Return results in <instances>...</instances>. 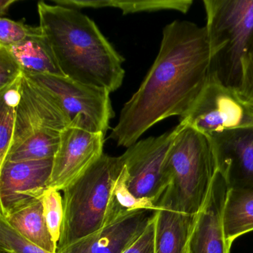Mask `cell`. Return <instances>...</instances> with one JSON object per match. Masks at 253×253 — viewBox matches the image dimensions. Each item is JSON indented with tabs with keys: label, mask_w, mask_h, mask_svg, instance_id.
I'll return each mask as SVG.
<instances>
[{
	"label": "cell",
	"mask_w": 253,
	"mask_h": 253,
	"mask_svg": "<svg viewBox=\"0 0 253 253\" xmlns=\"http://www.w3.org/2000/svg\"><path fill=\"white\" fill-rule=\"evenodd\" d=\"M71 122L58 100L23 74L21 100L16 109L14 136L5 162L54 158L60 134Z\"/></svg>",
	"instance_id": "277c9868"
},
{
	"label": "cell",
	"mask_w": 253,
	"mask_h": 253,
	"mask_svg": "<svg viewBox=\"0 0 253 253\" xmlns=\"http://www.w3.org/2000/svg\"><path fill=\"white\" fill-rule=\"evenodd\" d=\"M124 167L121 156L103 154L82 177L63 190L64 217L57 251L104 226L114 185Z\"/></svg>",
	"instance_id": "8992f818"
},
{
	"label": "cell",
	"mask_w": 253,
	"mask_h": 253,
	"mask_svg": "<svg viewBox=\"0 0 253 253\" xmlns=\"http://www.w3.org/2000/svg\"><path fill=\"white\" fill-rule=\"evenodd\" d=\"M155 211H131L57 253H124L143 235Z\"/></svg>",
	"instance_id": "4fadbf2b"
},
{
	"label": "cell",
	"mask_w": 253,
	"mask_h": 253,
	"mask_svg": "<svg viewBox=\"0 0 253 253\" xmlns=\"http://www.w3.org/2000/svg\"><path fill=\"white\" fill-rule=\"evenodd\" d=\"M0 249L8 253H50L22 236L0 217Z\"/></svg>",
	"instance_id": "7402d4cb"
},
{
	"label": "cell",
	"mask_w": 253,
	"mask_h": 253,
	"mask_svg": "<svg viewBox=\"0 0 253 253\" xmlns=\"http://www.w3.org/2000/svg\"><path fill=\"white\" fill-rule=\"evenodd\" d=\"M0 217L26 239L50 253H57V246L47 227L41 199L37 200L5 217L0 215Z\"/></svg>",
	"instance_id": "ac0fdd59"
},
{
	"label": "cell",
	"mask_w": 253,
	"mask_h": 253,
	"mask_svg": "<svg viewBox=\"0 0 253 253\" xmlns=\"http://www.w3.org/2000/svg\"><path fill=\"white\" fill-rule=\"evenodd\" d=\"M105 136L76 117L60 134L48 187L63 191L82 177L103 155Z\"/></svg>",
	"instance_id": "9c48e42d"
},
{
	"label": "cell",
	"mask_w": 253,
	"mask_h": 253,
	"mask_svg": "<svg viewBox=\"0 0 253 253\" xmlns=\"http://www.w3.org/2000/svg\"><path fill=\"white\" fill-rule=\"evenodd\" d=\"M177 131L176 126L157 137L139 140L121 155L128 171L127 184L131 193L149 200L157 207L167 189L164 166Z\"/></svg>",
	"instance_id": "ba28073f"
},
{
	"label": "cell",
	"mask_w": 253,
	"mask_h": 253,
	"mask_svg": "<svg viewBox=\"0 0 253 253\" xmlns=\"http://www.w3.org/2000/svg\"><path fill=\"white\" fill-rule=\"evenodd\" d=\"M127 180L128 171L126 167L124 165L121 174L114 185L110 206L105 225L131 211L142 210L152 211L158 210V207L149 200L134 196L128 189Z\"/></svg>",
	"instance_id": "d6986e66"
},
{
	"label": "cell",
	"mask_w": 253,
	"mask_h": 253,
	"mask_svg": "<svg viewBox=\"0 0 253 253\" xmlns=\"http://www.w3.org/2000/svg\"><path fill=\"white\" fill-rule=\"evenodd\" d=\"M238 92L244 101L253 106V42L242 60L241 84Z\"/></svg>",
	"instance_id": "484cf974"
},
{
	"label": "cell",
	"mask_w": 253,
	"mask_h": 253,
	"mask_svg": "<svg viewBox=\"0 0 253 253\" xmlns=\"http://www.w3.org/2000/svg\"><path fill=\"white\" fill-rule=\"evenodd\" d=\"M53 158L5 161L0 167L1 214L7 216L41 199L48 188Z\"/></svg>",
	"instance_id": "8fae6325"
},
{
	"label": "cell",
	"mask_w": 253,
	"mask_h": 253,
	"mask_svg": "<svg viewBox=\"0 0 253 253\" xmlns=\"http://www.w3.org/2000/svg\"><path fill=\"white\" fill-rule=\"evenodd\" d=\"M155 213L140 238L124 253H155Z\"/></svg>",
	"instance_id": "4316f807"
},
{
	"label": "cell",
	"mask_w": 253,
	"mask_h": 253,
	"mask_svg": "<svg viewBox=\"0 0 253 253\" xmlns=\"http://www.w3.org/2000/svg\"><path fill=\"white\" fill-rule=\"evenodd\" d=\"M208 137L217 171L228 188H253V128L230 130Z\"/></svg>",
	"instance_id": "7c38bea8"
},
{
	"label": "cell",
	"mask_w": 253,
	"mask_h": 253,
	"mask_svg": "<svg viewBox=\"0 0 253 253\" xmlns=\"http://www.w3.org/2000/svg\"><path fill=\"white\" fill-rule=\"evenodd\" d=\"M1 253H8L7 252H5V250H1Z\"/></svg>",
	"instance_id": "f546056e"
},
{
	"label": "cell",
	"mask_w": 253,
	"mask_h": 253,
	"mask_svg": "<svg viewBox=\"0 0 253 253\" xmlns=\"http://www.w3.org/2000/svg\"><path fill=\"white\" fill-rule=\"evenodd\" d=\"M197 214L167 209L155 211V253H186Z\"/></svg>",
	"instance_id": "9a60e30c"
},
{
	"label": "cell",
	"mask_w": 253,
	"mask_h": 253,
	"mask_svg": "<svg viewBox=\"0 0 253 253\" xmlns=\"http://www.w3.org/2000/svg\"><path fill=\"white\" fill-rule=\"evenodd\" d=\"M60 191L48 187L41 197L47 227L54 244L58 247L64 217L63 196Z\"/></svg>",
	"instance_id": "ffe728a7"
},
{
	"label": "cell",
	"mask_w": 253,
	"mask_h": 253,
	"mask_svg": "<svg viewBox=\"0 0 253 253\" xmlns=\"http://www.w3.org/2000/svg\"><path fill=\"white\" fill-rule=\"evenodd\" d=\"M25 76L49 91L58 100L71 121L81 115L90 129L106 135L110 121L115 117L111 93L107 90L84 85L65 76Z\"/></svg>",
	"instance_id": "30bf717a"
},
{
	"label": "cell",
	"mask_w": 253,
	"mask_h": 253,
	"mask_svg": "<svg viewBox=\"0 0 253 253\" xmlns=\"http://www.w3.org/2000/svg\"><path fill=\"white\" fill-rule=\"evenodd\" d=\"M211 77L206 27L186 20L171 22L163 30L155 62L124 104L109 139L127 149L161 121L183 118Z\"/></svg>",
	"instance_id": "6da1fadb"
},
{
	"label": "cell",
	"mask_w": 253,
	"mask_h": 253,
	"mask_svg": "<svg viewBox=\"0 0 253 253\" xmlns=\"http://www.w3.org/2000/svg\"><path fill=\"white\" fill-rule=\"evenodd\" d=\"M16 108L0 103V166L5 162L14 136Z\"/></svg>",
	"instance_id": "cb8c5ba5"
},
{
	"label": "cell",
	"mask_w": 253,
	"mask_h": 253,
	"mask_svg": "<svg viewBox=\"0 0 253 253\" xmlns=\"http://www.w3.org/2000/svg\"><path fill=\"white\" fill-rule=\"evenodd\" d=\"M56 5H63L69 8H100L110 7L111 0H95V1H80V0H55Z\"/></svg>",
	"instance_id": "83f0119b"
},
{
	"label": "cell",
	"mask_w": 253,
	"mask_h": 253,
	"mask_svg": "<svg viewBox=\"0 0 253 253\" xmlns=\"http://www.w3.org/2000/svg\"><path fill=\"white\" fill-rule=\"evenodd\" d=\"M193 4L192 0H149V1H115L111 0L110 7L121 9L124 14L172 10L186 14Z\"/></svg>",
	"instance_id": "44dd1931"
},
{
	"label": "cell",
	"mask_w": 253,
	"mask_h": 253,
	"mask_svg": "<svg viewBox=\"0 0 253 253\" xmlns=\"http://www.w3.org/2000/svg\"><path fill=\"white\" fill-rule=\"evenodd\" d=\"M23 75L21 68L6 48L0 46V91L14 85Z\"/></svg>",
	"instance_id": "d4e9b609"
},
{
	"label": "cell",
	"mask_w": 253,
	"mask_h": 253,
	"mask_svg": "<svg viewBox=\"0 0 253 253\" xmlns=\"http://www.w3.org/2000/svg\"><path fill=\"white\" fill-rule=\"evenodd\" d=\"M14 2H15L14 0H8V1L2 0V1H1V2H0V12H1L2 16L4 14H5V13H7L8 8H10V6H11Z\"/></svg>",
	"instance_id": "f1b7e54d"
},
{
	"label": "cell",
	"mask_w": 253,
	"mask_h": 253,
	"mask_svg": "<svg viewBox=\"0 0 253 253\" xmlns=\"http://www.w3.org/2000/svg\"><path fill=\"white\" fill-rule=\"evenodd\" d=\"M6 48L21 68L23 75L65 76L42 29L23 42Z\"/></svg>",
	"instance_id": "2e32d148"
},
{
	"label": "cell",
	"mask_w": 253,
	"mask_h": 253,
	"mask_svg": "<svg viewBox=\"0 0 253 253\" xmlns=\"http://www.w3.org/2000/svg\"><path fill=\"white\" fill-rule=\"evenodd\" d=\"M40 27L65 76L114 92L125 78L124 58L96 23L75 8L38 2Z\"/></svg>",
	"instance_id": "7a4b0ae2"
},
{
	"label": "cell",
	"mask_w": 253,
	"mask_h": 253,
	"mask_svg": "<svg viewBox=\"0 0 253 253\" xmlns=\"http://www.w3.org/2000/svg\"><path fill=\"white\" fill-rule=\"evenodd\" d=\"M188 253V250H187V253Z\"/></svg>",
	"instance_id": "4dcf8cb0"
},
{
	"label": "cell",
	"mask_w": 253,
	"mask_h": 253,
	"mask_svg": "<svg viewBox=\"0 0 253 253\" xmlns=\"http://www.w3.org/2000/svg\"><path fill=\"white\" fill-rule=\"evenodd\" d=\"M223 222L226 247L230 250L238 237L253 231V188L229 189Z\"/></svg>",
	"instance_id": "e0dca14e"
},
{
	"label": "cell",
	"mask_w": 253,
	"mask_h": 253,
	"mask_svg": "<svg viewBox=\"0 0 253 253\" xmlns=\"http://www.w3.org/2000/svg\"><path fill=\"white\" fill-rule=\"evenodd\" d=\"M177 126L164 166L167 187L158 208L195 215L207 200L217 166L208 136L181 123Z\"/></svg>",
	"instance_id": "3957f363"
},
{
	"label": "cell",
	"mask_w": 253,
	"mask_h": 253,
	"mask_svg": "<svg viewBox=\"0 0 253 253\" xmlns=\"http://www.w3.org/2000/svg\"><path fill=\"white\" fill-rule=\"evenodd\" d=\"M228 190L224 179L217 171L207 200L197 214L188 244V253H229L223 222Z\"/></svg>",
	"instance_id": "5bb4252c"
},
{
	"label": "cell",
	"mask_w": 253,
	"mask_h": 253,
	"mask_svg": "<svg viewBox=\"0 0 253 253\" xmlns=\"http://www.w3.org/2000/svg\"><path fill=\"white\" fill-rule=\"evenodd\" d=\"M180 123L207 136L253 128V106L237 90L211 79Z\"/></svg>",
	"instance_id": "52a82bcc"
},
{
	"label": "cell",
	"mask_w": 253,
	"mask_h": 253,
	"mask_svg": "<svg viewBox=\"0 0 253 253\" xmlns=\"http://www.w3.org/2000/svg\"><path fill=\"white\" fill-rule=\"evenodd\" d=\"M39 26H31L23 21L17 22L5 17L0 19V46L17 45L41 32Z\"/></svg>",
	"instance_id": "603a6c76"
},
{
	"label": "cell",
	"mask_w": 253,
	"mask_h": 253,
	"mask_svg": "<svg viewBox=\"0 0 253 253\" xmlns=\"http://www.w3.org/2000/svg\"><path fill=\"white\" fill-rule=\"evenodd\" d=\"M211 79L238 91L242 60L253 42V0H204Z\"/></svg>",
	"instance_id": "5b68a950"
}]
</instances>
